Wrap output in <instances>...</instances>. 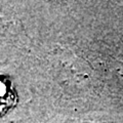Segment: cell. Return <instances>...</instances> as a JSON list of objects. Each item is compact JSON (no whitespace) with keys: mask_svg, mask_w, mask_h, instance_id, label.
Segmentation results:
<instances>
[{"mask_svg":"<svg viewBox=\"0 0 123 123\" xmlns=\"http://www.w3.org/2000/svg\"><path fill=\"white\" fill-rule=\"evenodd\" d=\"M18 93L6 77L0 76V117L17 106Z\"/></svg>","mask_w":123,"mask_h":123,"instance_id":"cell-1","label":"cell"}]
</instances>
